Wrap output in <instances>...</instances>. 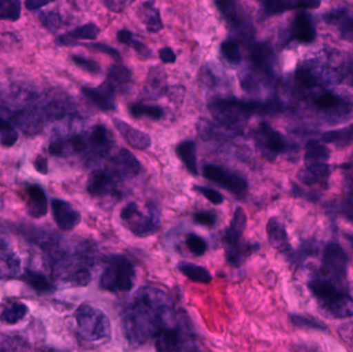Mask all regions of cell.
<instances>
[{
    "instance_id": "7dc6e473",
    "label": "cell",
    "mask_w": 353,
    "mask_h": 352,
    "mask_svg": "<svg viewBox=\"0 0 353 352\" xmlns=\"http://www.w3.org/2000/svg\"><path fill=\"white\" fill-rule=\"evenodd\" d=\"M186 246L189 251L195 256H203L208 250L207 242L195 234L187 236Z\"/></svg>"
},
{
    "instance_id": "3957f363",
    "label": "cell",
    "mask_w": 353,
    "mask_h": 352,
    "mask_svg": "<svg viewBox=\"0 0 353 352\" xmlns=\"http://www.w3.org/2000/svg\"><path fill=\"white\" fill-rule=\"evenodd\" d=\"M53 258V275L60 282L72 287H86L92 279V262L80 252L58 251L56 246L51 248Z\"/></svg>"
},
{
    "instance_id": "484cf974",
    "label": "cell",
    "mask_w": 353,
    "mask_h": 352,
    "mask_svg": "<svg viewBox=\"0 0 353 352\" xmlns=\"http://www.w3.org/2000/svg\"><path fill=\"white\" fill-rule=\"evenodd\" d=\"M49 209L47 194L39 185H30L26 190V211L29 216L39 219L46 216Z\"/></svg>"
},
{
    "instance_id": "91938a15",
    "label": "cell",
    "mask_w": 353,
    "mask_h": 352,
    "mask_svg": "<svg viewBox=\"0 0 353 352\" xmlns=\"http://www.w3.org/2000/svg\"><path fill=\"white\" fill-rule=\"evenodd\" d=\"M54 1L56 0H26L25 8L28 10H37Z\"/></svg>"
},
{
    "instance_id": "db71d44e",
    "label": "cell",
    "mask_w": 353,
    "mask_h": 352,
    "mask_svg": "<svg viewBox=\"0 0 353 352\" xmlns=\"http://www.w3.org/2000/svg\"><path fill=\"white\" fill-rule=\"evenodd\" d=\"M87 47L90 49L94 50V51L101 52V53L107 54V55L111 56L112 58L116 60L121 59V55H120L119 51L112 48L111 45H107L103 43H93L90 45H87Z\"/></svg>"
},
{
    "instance_id": "6f0895ef",
    "label": "cell",
    "mask_w": 353,
    "mask_h": 352,
    "mask_svg": "<svg viewBox=\"0 0 353 352\" xmlns=\"http://www.w3.org/2000/svg\"><path fill=\"white\" fill-rule=\"evenodd\" d=\"M159 57L161 61L165 64L175 63L176 60V55L175 52L173 51L172 48L165 47L159 51Z\"/></svg>"
},
{
    "instance_id": "e0dca14e",
    "label": "cell",
    "mask_w": 353,
    "mask_h": 352,
    "mask_svg": "<svg viewBox=\"0 0 353 352\" xmlns=\"http://www.w3.org/2000/svg\"><path fill=\"white\" fill-rule=\"evenodd\" d=\"M313 105L321 113L335 119H343L352 113L353 107L352 103L333 92H325L315 97Z\"/></svg>"
},
{
    "instance_id": "d4e9b609",
    "label": "cell",
    "mask_w": 353,
    "mask_h": 352,
    "mask_svg": "<svg viewBox=\"0 0 353 352\" xmlns=\"http://www.w3.org/2000/svg\"><path fill=\"white\" fill-rule=\"evenodd\" d=\"M330 175L331 172L327 163H305V167L301 169L298 177L307 186H327Z\"/></svg>"
},
{
    "instance_id": "94428289",
    "label": "cell",
    "mask_w": 353,
    "mask_h": 352,
    "mask_svg": "<svg viewBox=\"0 0 353 352\" xmlns=\"http://www.w3.org/2000/svg\"><path fill=\"white\" fill-rule=\"evenodd\" d=\"M34 167L39 173L46 175L48 173V161L43 156H39L34 161Z\"/></svg>"
},
{
    "instance_id": "f35d334b",
    "label": "cell",
    "mask_w": 353,
    "mask_h": 352,
    "mask_svg": "<svg viewBox=\"0 0 353 352\" xmlns=\"http://www.w3.org/2000/svg\"><path fill=\"white\" fill-rule=\"evenodd\" d=\"M28 314V307L25 304L12 303L0 314V322L8 326H14L22 322Z\"/></svg>"
},
{
    "instance_id": "f6af8a7d",
    "label": "cell",
    "mask_w": 353,
    "mask_h": 352,
    "mask_svg": "<svg viewBox=\"0 0 353 352\" xmlns=\"http://www.w3.org/2000/svg\"><path fill=\"white\" fill-rule=\"evenodd\" d=\"M296 82L307 89H313L319 86V76L308 66H301L296 72Z\"/></svg>"
},
{
    "instance_id": "c3c4849f",
    "label": "cell",
    "mask_w": 353,
    "mask_h": 352,
    "mask_svg": "<svg viewBox=\"0 0 353 352\" xmlns=\"http://www.w3.org/2000/svg\"><path fill=\"white\" fill-rule=\"evenodd\" d=\"M70 58L78 68H82L83 70L89 72V74H99L101 72V65L94 60L80 55H72Z\"/></svg>"
},
{
    "instance_id": "e575fe53",
    "label": "cell",
    "mask_w": 353,
    "mask_h": 352,
    "mask_svg": "<svg viewBox=\"0 0 353 352\" xmlns=\"http://www.w3.org/2000/svg\"><path fill=\"white\" fill-rule=\"evenodd\" d=\"M178 270L193 282L209 284L212 281V275L207 269L190 262H182L178 265Z\"/></svg>"
},
{
    "instance_id": "7bdbcfd3",
    "label": "cell",
    "mask_w": 353,
    "mask_h": 352,
    "mask_svg": "<svg viewBox=\"0 0 353 352\" xmlns=\"http://www.w3.org/2000/svg\"><path fill=\"white\" fill-rule=\"evenodd\" d=\"M220 49H221L222 55L230 63L239 64L242 61V51H241L240 45L236 39H225L221 43Z\"/></svg>"
},
{
    "instance_id": "1f68e13d",
    "label": "cell",
    "mask_w": 353,
    "mask_h": 352,
    "mask_svg": "<svg viewBox=\"0 0 353 352\" xmlns=\"http://www.w3.org/2000/svg\"><path fill=\"white\" fill-rule=\"evenodd\" d=\"M176 154L191 175H199L197 169L196 146L191 140L183 141L176 147Z\"/></svg>"
},
{
    "instance_id": "8992f818",
    "label": "cell",
    "mask_w": 353,
    "mask_h": 352,
    "mask_svg": "<svg viewBox=\"0 0 353 352\" xmlns=\"http://www.w3.org/2000/svg\"><path fill=\"white\" fill-rule=\"evenodd\" d=\"M136 282L134 265L123 256H112L99 279V287L111 293H128Z\"/></svg>"
},
{
    "instance_id": "9a60e30c",
    "label": "cell",
    "mask_w": 353,
    "mask_h": 352,
    "mask_svg": "<svg viewBox=\"0 0 353 352\" xmlns=\"http://www.w3.org/2000/svg\"><path fill=\"white\" fill-rule=\"evenodd\" d=\"M120 181L105 167V169H97L91 172L87 180V191L94 198H103V196L118 194Z\"/></svg>"
},
{
    "instance_id": "816d5d0a",
    "label": "cell",
    "mask_w": 353,
    "mask_h": 352,
    "mask_svg": "<svg viewBox=\"0 0 353 352\" xmlns=\"http://www.w3.org/2000/svg\"><path fill=\"white\" fill-rule=\"evenodd\" d=\"M217 214L213 211H201L193 215V221L203 227H212L217 222Z\"/></svg>"
},
{
    "instance_id": "2e32d148",
    "label": "cell",
    "mask_w": 353,
    "mask_h": 352,
    "mask_svg": "<svg viewBox=\"0 0 353 352\" xmlns=\"http://www.w3.org/2000/svg\"><path fill=\"white\" fill-rule=\"evenodd\" d=\"M275 53L269 43H256L251 45V65L268 82L275 80Z\"/></svg>"
},
{
    "instance_id": "b9f144b4",
    "label": "cell",
    "mask_w": 353,
    "mask_h": 352,
    "mask_svg": "<svg viewBox=\"0 0 353 352\" xmlns=\"http://www.w3.org/2000/svg\"><path fill=\"white\" fill-rule=\"evenodd\" d=\"M21 0H0V21L16 22L21 18Z\"/></svg>"
},
{
    "instance_id": "9f6ffc18",
    "label": "cell",
    "mask_w": 353,
    "mask_h": 352,
    "mask_svg": "<svg viewBox=\"0 0 353 352\" xmlns=\"http://www.w3.org/2000/svg\"><path fill=\"white\" fill-rule=\"evenodd\" d=\"M346 191H353V161L342 165Z\"/></svg>"
},
{
    "instance_id": "f1b7e54d",
    "label": "cell",
    "mask_w": 353,
    "mask_h": 352,
    "mask_svg": "<svg viewBox=\"0 0 353 352\" xmlns=\"http://www.w3.org/2000/svg\"><path fill=\"white\" fill-rule=\"evenodd\" d=\"M268 240L274 249L282 253H290L292 251L290 238L283 223L278 218L270 219L267 225Z\"/></svg>"
},
{
    "instance_id": "cb8c5ba5",
    "label": "cell",
    "mask_w": 353,
    "mask_h": 352,
    "mask_svg": "<svg viewBox=\"0 0 353 352\" xmlns=\"http://www.w3.org/2000/svg\"><path fill=\"white\" fill-rule=\"evenodd\" d=\"M168 92H169V86H168L167 72L161 66H153L149 70L146 83H145V95L150 99H159L167 95Z\"/></svg>"
},
{
    "instance_id": "680465c9",
    "label": "cell",
    "mask_w": 353,
    "mask_h": 352,
    "mask_svg": "<svg viewBox=\"0 0 353 352\" xmlns=\"http://www.w3.org/2000/svg\"><path fill=\"white\" fill-rule=\"evenodd\" d=\"M341 338L353 346V324H344L339 331Z\"/></svg>"
},
{
    "instance_id": "603a6c76",
    "label": "cell",
    "mask_w": 353,
    "mask_h": 352,
    "mask_svg": "<svg viewBox=\"0 0 353 352\" xmlns=\"http://www.w3.org/2000/svg\"><path fill=\"white\" fill-rule=\"evenodd\" d=\"M113 123L116 130L120 132L122 138L132 148L140 151L150 148L152 141H151L150 136L146 132L134 127L130 124L124 122L123 120L116 119V118L113 119Z\"/></svg>"
},
{
    "instance_id": "8d00e7d4",
    "label": "cell",
    "mask_w": 353,
    "mask_h": 352,
    "mask_svg": "<svg viewBox=\"0 0 353 352\" xmlns=\"http://www.w3.org/2000/svg\"><path fill=\"white\" fill-rule=\"evenodd\" d=\"M117 39L123 45L134 49L143 59H150L151 57H153L152 50L142 41L134 39L132 33L128 29H121V30L118 31Z\"/></svg>"
},
{
    "instance_id": "7a4b0ae2",
    "label": "cell",
    "mask_w": 353,
    "mask_h": 352,
    "mask_svg": "<svg viewBox=\"0 0 353 352\" xmlns=\"http://www.w3.org/2000/svg\"><path fill=\"white\" fill-rule=\"evenodd\" d=\"M281 103L278 99L270 101H241L236 97H225L212 101L209 110L216 123L230 132H240L253 115H270L282 111Z\"/></svg>"
},
{
    "instance_id": "60d3db41",
    "label": "cell",
    "mask_w": 353,
    "mask_h": 352,
    "mask_svg": "<svg viewBox=\"0 0 353 352\" xmlns=\"http://www.w3.org/2000/svg\"><path fill=\"white\" fill-rule=\"evenodd\" d=\"M23 279L29 287H32L37 293H50L53 291V285L43 273L27 270L23 274Z\"/></svg>"
},
{
    "instance_id": "bcb514c9",
    "label": "cell",
    "mask_w": 353,
    "mask_h": 352,
    "mask_svg": "<svg viewBox=\"0 0 353 352\" xmlns=\"http://www.w3.org/2000/svg\"><path fill=\"white\" fill-rule=\"evenodd\" d=\"M39 21L41 25L51 33H56L62 25V17L56 10H49L39 14Z\"/></svg>"
},
{
    "instance_id": "6125c7cd",
    "label": "cell",
    "mask_w": 353,
    "mask_h": 352,
    "mask_svg": "<svg viewBox=\"0 0 353 352\" xmlns=\"http://www.w3.org/2000/svg\"><path fill=\"white\" fill-rule=\"evenodd\" d=\"M345 239L347 240L348 243H350L353 253V234H347V235L345 236Z\"/></svg>"
},
{
    "instance_id": "7c38bea8",
    "label": "cell",
    "mask_w": 353,
    "mask_h": 352,
    "mask_svg": "<svg viewBox=\"0 0 353 352\" xmlns=\"http://www.w3.org/2000/svg\"><path fill=\"white\" fill-rule=\"evenodd\" d=\"M203 174L207 179L234 194L243 198L248 191V182L245 178L234 172L223 169L219 165H207L203 167Z\"/></svg>"
},
{
    "instance_id": "ba28073f",
    "label": "cell",
    "mask_w": 353,
    "mask_h": 352,
    "mask_svg": "<svg viewBox=\"0 0 353 352\" xmlns=\"http://www.w3.org/2000/svg\"><path fill=\"white\" fill-rule=\"evenodd\" d=\"M157 351H185L196 349L192 331L184 316L178 314L176 320L161 331L155 337Z\"/></svg>"
},
{
    "instance_id": "ee69618b",
    "label": "cell",
    "mask_w": 353,
    "mask_h": 352,
    "mask_svg": "<svg viewBox=\"0 0 353 352\" xmlns=\"http://www.w3.org/2000/svg\"><path fill=\"white\" fill-rule=\"evenodd\" d=\"M18 138L19 134L14 125L0 116V143L2 146H14Z\"/></svg>"
},
{
    "instance_id": "277c9868",
    "label": "cell",
    "mask_w": 353,
    "mask_h": 352,
    "mask_svg": "<svg viewBox=\"0 0 353 352\" xmlns=\"http://www.w3.org/2000/svg\"><path fill=\"white\" fill-rule=\"evenodd\" d=\"M247 220L248 219L244 209L238 207L234 210L232 221L224 233L223 245L226 260L234 267L241 266L252 252L259 249L257 244L253 245L244 240Z\"/></svg>"
},
{
    "instance_id": "9c48e42d",
    "label": "cell",
    "mask_w": 353,
    "mask_h": 352,
    "mask_svg": "<svg viewBox=\"0 0 353 352\" xmlns=\"http://www.w3.org/2000/svg\"><path fill=\"white\" fill-rule=\"evenodd\" d=\"M253 140L261 156L269 161H276L279 155L292 152L296 149V145L288 141L281 132L274 130L267 122H261L255 128Z\"/></svg>"
},
{
    "instance_id": "74e56055",
    "label": "cell",
    "mask_w": 353,
    "mask_h": 352,
    "mask_svg": "<svg viewBox=\"0 0 353 352\" xmlns=\"http://www.w3.org/2000/svg\"><path fill=\"white\" fill-rule=\"evenodd\" d=\"M108 80L115 85L118 91L126 90L132 83V72L123 64H113L109 70Z\"/></svg>"
},
{
    "instance_id": "5b68a950",
    "label": "cell",
    "mask_w": 353,
    "mask_h": 352,
    "mask_svg": "<svg viewBox=\"0 0 353 352\" xmlns=\"http://www.w3.org/2000/svg\"><path fill=\"white\" fill-rule=\"evenodd\" d=\"M124 227L137 237L154 235L161 225V211L153 203L147 204V212L141 210L137 203H130L120 212Z\"/></svg>"
},
{
    "instance_id": "52a82bcc",
    "label": "cell",
    "mask_w": 353,
    "mask_h": 352,
    "mask_svg": "<svg viewBox=\"0 0 353 352\" xmlns=\"http://www.w3.org/2000/svg\"><path fill=\"white\" fill-rule=\"evenodd\" d=\"M79 335L88 342H101L111 337L112 327L105 312L89 304H83L76 311Z\"/></svg>"
},
{
    "instance_id": "6da1fadb",
    "label": "cell",
    "mask_w": 353,
    "mask_h": 352,
    "mask_svg": "<svg viewBox=\"0 0 353 352\" xmlns=\"http://www.w3.org/2000/svg\"><path fill=\"white\" fill-rule=\"evenodd\" d=\"M171 298L157 287H142L137 291L122 318L124 335L132 346H142L175 322Z\"/></svg>"
},
{
    "instance_id": "be15d7a7",
    "label": "cell",
    "mask_w": 353,
    "mask_h": 352,
    "mask_svg": "<svg viewBox=\"0 0 353 352\" xmlns=\"http://www.w3.org/2000/svg\"><path fill=\"white\" fill-rule=\"evenodd\" d=\"M259 1H261V2H263V0H259Z\"/></svg>"
},
{
    "instance_id": "8fae6325",
    "label": "cell",
    "mask_w": 353,
    "mask_h": 352,
    "mask_svg": "<svg viewBox=\"0 0 353 352\" xmlns=\"http://www.w3.org/2000/svg\"><path fill=\"white\" fill-rule=\"evenodd\" d=\"M12 122L25 134L34 136L39 134L47 122H51L47 101L30 105L20 111L14 112Z\"/></svg>"
},
{
    "instance_id": "681fc988",
    "label": "cell",
    "mask_w": 353,
    "mask_h": 352,
    "mask_svg": "<svg viewBox=\"0 0 353 352\" xmlns=\"http://www.w3.org/2000/svg\"><path fill=\"white\" fill-rule=\"evenodd\" d=\"M290 320L294 326L301 329H312V330H325V326L323 322H319L315 318H306V316L290 315Z\"/></svg>"
},
{
    "instance_id": "11a10c76",
    "label": "cell",
    "mask_w": 353,
    "mask_h": 352,
    "mask_svg": "<svg viewBox=\"0 0 353 352\" xmlns=\"http://www.w3.org/2000/svg\"><path fill=\"white\" fill-rule=\"evenodd\" d=\"M134 1V0H103V3L112 12H121Z\"/></svg>"
},
{
    "instance_id": "7402d4cb",
    "label": "cell",
    "mask_w": 353,
    "mask_h": 352,
    "mask_svg": "<svg viewBox=\"0 0 353 352\" xmlns=\"http://www.w3.org/2000/svg\"><path fill=\"white\" fill-rule=\"evenodd\" d=\"M321 0H263V6L267 16L283 14L294 10H314L321 6Z\"/></svg>"
},
{
    "instance_id": "ab89813d",
    "label": "cell",
    "mask_w": 353,
    "mask_h": 352,
    "mask_svg": "<svg viewBox=\"0 0 353 352\" xmlns=\"http://www.w3.org/2000/svg\"><path fill=\"white\" fill-rule=\"evenodd\" d=\"M130 115L134 118L147 117L152 120H161L165 117V111L159 105H146V103H132L128 107Z\"/></svg>"
},
{
    "instance_id": "f5cc1de1",
    "label": "cell",
    "mask_w": 353,
    "mask_h": 352,
    "mask_svg": "<svg viewBox=\"0 0 353 352\" xmlns=\"http://www.w3.org/2000/svg\"><path fill=\"white\" fill-rule=\"evenodd\" d=\"M339 211L348 221L353 222V191H346L340 204Z\"/></svg>"
},
{
    "instance_id": "d6a6232c",
    "label": "cell",
    "mask_w": 353,
    "mask_h": 352,
    "mask_svg": "<svg viewBox=\"0 0 353 352\" xmlns=\"http://www.w3.org/2000/svg\"><path fill=\"white\" fill-rule=\"evenodd\" d=\"M141 16L149 32L157 33L163 30V23L161 20V12L157 8L155 0H147L143 4L141 8Z\"/></svg>"
},
{
    "instance_id": "f907efd6",
    "label": "cell",
    "mask_w": 353,
    "mask_h": 352,
    "mask_svg": "<svg viewBox=\"0 0 353 352\" xmlns=\"http://www.w3.org/2000/svg\"><path fill=\"white\" fill-rule=\"evenodd\" d=\"M193 190L197 194H201L203 198H207L209 202L214 205H221L224 202V196L217 190L213 188L205 187V186L194 185Z\"/></svg>"
},
{
    "instance_id": "ffe728a7",
    "label": "cell",
    "mask_w": 353,
    "mask_h": 352,
    "mask_svg": "<svg viewBox=\"0 0 353 352\" xmlns=\"http://www.w3.org/2000/svg\"><path fill=\"white\" fill-rule=\"evenodd\" d=\"M51 206L54 220L61 231H70L80 225L82 217L70 203L55 198L52 200Z\"/></svg>"
},
{
    "instance_id": "d6986e66",
    "label": "cell",
    "mask_w": 353,
    "mask_h": 352,
    "mask_svg": "<svg viewBox=\"0 0 353 352\" xmlns=\"http://www.w3.org/2000/svg\"><path fill=\"white\" fill-rule=\"evenodd\" d=\"M90 142V163L105 158L113 148L114 138L103 124H97L88 130Z\"/></svg>"
},
{
    "instance_id": "d590c367",
    "label": "cell",
    "mask_w": 353,
    "mask_h": 352,
    "mask_svg": "<svg viewBox=\"0 0 353 352\" xmlns=\"http://www.w3.org/2000/svg\"><path fill=\"white\" fill-rule=\"evenodd\" d=\"M330 159V150L319 141H309L305 148V163H327Z\"/></svg>"
},
{
    "instance_id": "836d02e7",
    "label": "cell",
    "mask_w": 353,
    "mask_h": 352,
    "mask_svg": "<svg viewBox=\"0 0 353 352\" xmlns=\"http://www.w3.org/2000/svg\"><path fill=\"white\" fill-rule=\"evenodd\" d=\"M321 141L325 144L335 145L336 147L343 148L353 143V124L341 130H330L321 136Z\"/></svg>"
},
{
    "instance_id": "ac0fdd59",
    "label": "cell",
    "mask_w": 353,
    "mask_h": 352,
    "mask_svg": "<svg viewBox=\"0 0 353 352\" xmlns=\"http://www.w3.org/2000/svg\"><path fill=\"white\" fill-rule=\"evenodd\" d=\"M118 89L113 83L105 80L103 84L97 87H83L82 93L86 99L92 101L99 109L103 111H116L117 103H116V95Z\"/></svg>"
},
{
    "instance_id": "83f0119b",
    "label": "cell",
    "mask_w": 353,
    "mask_h": 352,
    "mask_svg": "<svg viewBox=\"0 0 353 352\" xmlns=\"http://www.w3.org/2000/svg\"><path fill=\"white\" fill-rule=\"evenodd\" d=\"M22 262L18 254L6 243H0V280L20 276Z\"/></svg>"
},
{
    "instance_id": "f546056e",
    "label": "cell",
    "mask_w": 353,
    "mask_h": 352,
    "mask_svg": "<svg viewBox=\"0 0 353 352\" xmlns=\"http://www.w3.org/2000/svg\"><path fill=\"white\" fill-rule=\"evenodd\" d=\"M325 20L329 24L335 25L344 39L353 41V16L345 8H337L327 12Z\"/></svg>"
},
{
    "instance_id": "4316f807",
    "label": "cell",
    "mask_w": 353,
    "mask_h": 352,
    "mask_svg": "<svg viewBox=\"0 0 353 352\" xmlns=\"http://www.w3.org/2000/svg\"><path fill=\"white\" fill-rule=\"evenodd\" d=\"M99 28L94 23H87L77 27L56 39V43L61 47H72L78 45L80 41H94L99 34Z\"/></svg>"
},
{
    "instance_id": "44dd1931",
    "label": "cell",
    "mask_w": 353,
    "mask_h": 352,
    "mask_svg": "<svg viewBox=\"0 0 353 352\" xmlns=\"http://www.w3.org/2000/svg\"><path fill=\"white\" fill-rule=\"evenodd\" d=\"M316 39V29L310 14L301 12L294 18L288 31L286 41H296L299 43H311Z\"/></svg>"
},
{
    "instance_id": "4dcf8cb0",
    "label": "cell",
    "mask_w": 353,
    "mask_h": 352,
    "mask_svg": "<svg viewBox=\"0 0 353 352\" xmlns=\"http://www.w3.org/2000/svg\"><path fill=\"white\" fill-rule=\"evenodd\" d=\"M323 308H325L333 318L339 320L353 318V299L347 293L338 296L325 304Z\"/></svg>"
},
{
    "instance_id": "30bf717a",
    "label": "cell",
    "mask_w": 353,
    "mask_h": 352,
    "mask_svg": "<svg viewBox=\"0 0 353 352\" xmlns=\"http://www.w3.org/2000/svg\"><path fill=\"white\" fill-rule=\"evenodd\" d=\"M347 256L337 243H330L323 250L319 276L347 287Z\"/></svg>"
},
{
    "instance_id": "5bb4252c",
    "label": "cell",
    "mask_w": 353,
    "mask_h": 352,
    "mask_svg": "<svg viewBox=\"0 0 353 352\" xmlns=\"http://www.w3.org/2000/svg\"><path fill=\"white\" fill-rule=\"evenodd\" d=\"M108 169L120 181L134 179L142 172V165L128 149L121 148L110 159Z\"/></svg>"
},
{
    "instance_id": "4fadbf2b",
    "label": "cell",
    "mask_w": 353,
    "mask_h": 352,
    "mask_svg": "<svg viewBox=\"0 0 353 352\" xmlns=\"http://www.w3.org/2000/svg\"><path fill=\"white\" fill-rule=\"evenodd\" d=\"M216 6L230 28L241 33L243 37L251 39L253 35V26L246 18L241 6L236 0H215Z\"/></svg>"
}]
</instances>
